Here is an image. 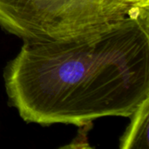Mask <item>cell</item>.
I'll use <instances>...</instances> for the list:
<instances>
[{"label":"cell","mask_w":149,"mask_h":149,"mask_svg":"<svg viewBox=\"0 0 149 149\" xmlns=\"http://www.w3.org/2000/svg\"><path fill=\"white\" fill-rule=\"evenodd\" d=\"M3 81L26 123L81 127L129 118L149 97V10L80 39L24 43Z\"/></svg>","instance_id":"6da1fadb"},{"label":"cell","mask_w":149,"mask_h":149,"mask_svg":"<svg viewBox=\"0 0 149 149\" xmlns=\"http://www.w3.org/2000/svg\"><path fill=\"white\" fill-rule=\"evenodd\" d=\"M139 12L120 0H0V27L24 43L71 41Z\"/></svg>","instance_id":"7a4b0ae2"},{"label":"cell","mask_w":149,"mask_h":149,"mask_svg":"<svg viewBox=\"0 0 149 149\" xmlns=\"http://www.w3.org/2000/svg\"><path fill=\"white\" fill-rule=\"evenodd\" d=\"M129 118L130 124L120 139V148L149 149V97Z\"/></svg>","instance_id":"3957f363"},{"label":"cell","mask_w":149,"mask_h":149,"mask_svg":"<svg viewBox=\"0 0 149 149\" xmlns=\"http://www.w3.org/2000/svg\"><path fill=\"white\" fill-rule=\"evenodd\" d=\"M124 4L135 10H149V0H120Z\"/></svg>","instance_id":"277c9868"}]
</instances>
